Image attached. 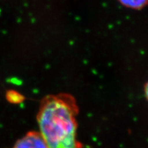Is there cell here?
Masks as SVG:
<instances>
[{"mask_svg": "<svg viewBox=\"0 0 148 148\" xmlns=\"http://www.w3.org/2000/svg\"><path fill=\"white\" fill-rule=\"evenodd\" d=\"M77 108L71 99L51 97L38 115L40 134L48 148H82L77 137Z\"/></svg>", "mask_w": 148, "mask_h": 148, "instance_id": "6da1fadb", "label": "cell"}, {"mask_svg": "<svg viewBox=\"0 0 148 148\" xmlns=\"http://www.w3.org/2000/svg\"><path fill=\"white\" fill-rule=\"evenodd\" d=\"M13 148H48L39 132H30L20 138Z\"/></svg>", "mask_w": 148, "mask_h": 148, "instance_id": "7a4b0ae2", "label": "cell"}, {"mask_svg": "<svg viewBox=\"0 0 148 148\" xmlns=\"http://www.w3.org/2000/svg\"><path fill=\"white\" fill-rule=\"evenodd\" d=\"M123 5L133 8H138L147 3L148 0H119Z\"/></svg>", "mask_w": 148, "mask_h": 148, "instance_id": "3957f363", "label": "cell"}, {"mask_svg": "<svg viewBox=\"0 0 148 148\" xmlns=\"http://www.w3.org/2000/svg\"><path fill=\"white\" fill-rule=\"evenodd\" d=\"M7 98L12 103H18L22 100L21 95L15 91L8 92L7 94Z\"/></svg>", "mask_w": 148, "mask_h": 148, "instance_id": "277c9868", "label": "cell"}, {"mask_svg": "<svg viewBox=\"0 0 148 148\" xmlns=\"http://www.w3.org/2000/svg\"><path fill=\"white\" fill-rule=\"evenodd\" d=\"M146 95H147V97L148 99V83L147 84V86H146Z\"/></svg>", "mask_w": 148, "mask_h": 148, "instance_id": "5b68a950", "label": "cell"}]
</instances>
